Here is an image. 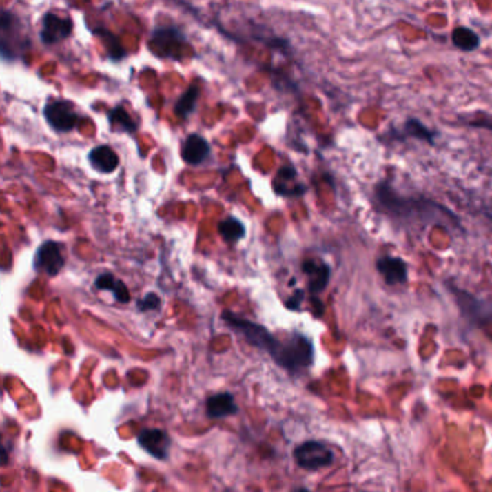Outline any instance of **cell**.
I'll return each instance as SVG.
<instances>
[{
	"mask_svg": "<svg viewBox=\"0 0 492 492\" xmlns=\"http://www.w3.org/2000/svg\"><path fill=\"white\" fill-rule=\"evenodd\" d=\"M269 353L287 371L298 373L311 367L314 361V345L309 338L299 332H291L285 340L276 341Z\"/></svg>",
	"mask_w": 492,
	"mask_h": 492,
	"instance_id": "cell-1",
	"label": "cell"
},
{
	"mask_svg": "<svg viewBox=\"0 0 492 492\" xmlns=\"http://www.w3.org/2000/svg\"><path fill=\"white\" fill-rule=\"evenodd\" d=\"M30 47L28 37L23 34V25L17 14L5 10L0 19V48H2V57L19 58L23 55V51Z\"/></svg>",
	"mask_w": 492,
	"mask_h": 492,
	"instance_id": "cell-2",
	"label": "cell"
},
{
	"mask_svg": "<svg viewBox=\"0 0 492 492\" xmlns=\"http://www.w3.org/2000/svg\"><path fill=\"white\" fill-rule=\"evenodd\" d=\"M187 38L175 26H159L153 29L149 39V50L161 58H181Z\"/></svg>",
	"mask_w": 492,
	"mask_h": 492,
	"instance_id": "cell-3",
	"label": "cell"
},
{
	"mask_svg": "<svg viewBox=\"0 0 492 492\" xmlns=\"http://www.w3.org/2000/svg\"><path fill=\"white\" fill-rule=\"evenodd\" d=\"M223 319L225 320V324L229 328L236 329L245 341L254 345L256 348L270 352L271 348L274 347L276 341H278V338H276L273 334H270L269 329H266L265 327H261L258 324H254V322H250L245 318H240L232 312H224Z\"/></svg>",
	"mask_w": 492,
	"mask_h": 492,
	"instance_id": "cell-4",
	"label": "cell"
},
{
	"mask_svg": "<svg viewBox=\"0 0 492 492\" xmlns=\"http://www.w3.org/2000/svg\"><path fill=\"white\" fill-rule=\"evenodd\" d=\"M296 464L307 471H318L334 464V452L325 443L309 440L299 444L294 452Z\"/></svg>",
	"mask_w": 492,
	"mask_h": 492,
	"instance_id": "cell-5",
	"label": "cell"
},
{
	"mask_svg": "<svg viewBox=\"0 0 492 492\" xmlns=\"http://www.w3.org/2000/svg\"><path fill=\"white\" fill-rule=\"evenodd\" d=\"M43 117L47 120L50 127L58 133L71 132L80 120V116L75 112L74 104L65 100L48 103L43 109Z\"/></svg>",
	"mask_w": 492,
	"mask_h": 492,
	"instance_id": "cell-6",
	"label": "cell"
},
{
	"mask_svg": "<svg viewBox=\"0 0 492 492\" xmlns=\"http://www.w3.org/2000/svg\"><path fill=\"white\" fill-rule=\"evenodd\" d=\"M65 265V257L63 254V247L55 241H45L37 252L35 267L39 273L47 276H57L63 270Z\"/></svg>",
	"mask_w": 492,
	"mask_h": 492,
	"instance_id": "cell-7",
	"label": "cell"
},
{
	"mask_svg": "<svg viewBox=\"0 0 492 492\" xmlns=\"http://www.w3.org/2000/svg\"><path fill=\"white\" fill-rule=\"evenodd\" d=\"M72 21L71 18L58 17L55 13H47L42 19L41 29V41L43 45H55L61 41L67 39L72 32Z\"/></svg>",
	"mask_w": 492,
	"mask_h": 492,
	"instance_id": "cell-8",
	"label": "cell"
},
{
	"mask_svg": "<svg viewBox=\"0 0 492 492\" xmlns=\"http://www.w3.org/2000/svg\"><path fill=\"white\" fill-rule=\"evenodd\" d=\"M141 448L153 458L165 460L171 449V438L162 429H145L137 436Z\"/></svg>",
	"mask_w": 492,
	"mask_h": 492,
	"instance_id": "cell-9",
	"label": "cell"
},
{
	"mask_svg": "<svg viewBox=\"0 0 492 492\" xmlns=\"http://www.w3.org/2000/svg\"><path fill=\"white\" fill-rule=\"evenodd\" d=\"M377 270L382 276L384 282H386L389 286L403 285L407 282V278H409L406 261L398 258V257L384 256V257L378 258Z\"/></svg>",
	"mask_w": 492,
	"mask_h": 492,
	"instance_id": "cell-10",
	"label": "cell"
},
{
	"mask_svg": "<svg viewBox=\"0 0 492 492\" xmlns=\"http://www.w3.org/2000/svg\"><path fill=\"white\" fill-rule=\"evenodd\" d=\"M211 146L204 136L192 133L189 134L182 146V159L188 165H201L209 156Z\"/></svg>",
	"mask_w": 492,
	"mask_h": 492,
	"instance_id": "cell-11",
	"label": "cell"
},
{
	"mask_svg": "<svg viewBox=\"0 0 492 492\" xmlns=\"http://www.w3.org/2000/svg\"><path fill=\"white\" fill-rule=\"evenodd\" d=\"M274 191L283 196H299L306 188L298 181V172L294 166H283L274 178Z\"/></svg>",
	"mask_w": 492,
	"mask_h": 492,
	"instance_id": "cell-12",
	"label": "cell"
},
{
	"mask_svg": "<svg viewBox=\"0 0 492 492\" xmlns=\"http://www.w3.org/2000/svg\"><path fill=\"white\" fill-rule=\"evenodd\" d=\"M88 161L90 165L100 174H113L120 163L117 153L107 145L91 149L88 153Z\"/></svg>",
	"mask_w": 492,
	"mask_h": 492,
	"instance_id": "cell-13",
	"label": "cell"
},
{
	"mask_svg": "<svg viewBox=\"0 0 492 492\" xmlns=\"http://www.w3.org/2000/svg\"><path fill=\"white\" fill-rule=\"evenodd\" d=\"M238 406L234 402L233 394L218 393L207 400V414L211 419H224L237 414Z\"/></svg>",
	"mask_w": 492,
	"mask_h": 492,
	"instance_id": "cell-14",
	"label": "cell"
},
{
	"mask_svg": "<svg viewBox=\"0 0 492 492\" xmlns=\"http://www.w3.org/2000/svg\"><path fill=\"white\" fill-rule=\"evenodd\" d=\"M305 274L309 278V287L314 294L324 290L329 280V267L325 263H316V261H307L303 265Z\"/></svg>",
	"mask_w": 492,
	"mask_h": 492,
	"instance_id": "cell-15",
	"label": "cell"
},
{
	"mask_svg": "<svg viewBox=\"0 0 492 492\" xmlns=\"http://www.w3.org/2000/svg\"><path fill=\"white\" fill-rule=\"evenodd\" d=\"M96 287L100 290H109L120 303H127L130 300V291L121 280L116 279L113 274L104 273L96 279Z\"/></svg>",
	"mask_w": 492,
	"mask_h": 492,
	"instance_id": "cell-16",
	"label": "cell"
},
{
	"mask_svg": "<svg viewBox=\"0 0 492 492\" xmlns=\"http://www.w3.org/2000/svg\"><path fill=\"white\" fill-rule=\"evenodd\" d=\"M452 43L453 47L462 52H472L480 47L481 39L471 28L456 26L452 30Z\"/></svg>",
	"mask_w": 492,
	"mask_h": 492,
	"instance_id": "cell-17",
	"label": "cell"
},
{
	"mask_svg": "<svg viewBox=\"0 0 492 492\" xmlns=\"http://www.w3.org/2000/svg\"><path fill=\"white\" fill-rule=\"evenodd\" d=\"M199 93H201V90H199V84H191L185 93H183L176 104H175V114L178 117L185 119L189 114H192L196 109V101L199 99Z\"/></svg>",
	"mask_w": 492,
	"mask_h": 492,
	"instance_id": "cell-18",
	"label": "cell"
},
{
	"mask_svg": "<svg viewBox=\"0 0 492 492\" xmlns=\"http://www.w3.org/2000/svg\"><path fill=\"white\" fill-rule=\"evenodd\" d=\"M403 130H404V133L407 136L414 137V139L423 141L430 146L435 145L436 133L433 130H430L427 126H424L423 123L420 120H418V119H414V117L407 119L406 123H404V126H403Z\"/></svg>",
	"mask_w": 492,
	"mask_h": 492,
	"instance_id": "cell-19",
	"label": "cell"
},
{
	"mask_svg": "<svg viewBox=\"0 0 492 492\" xmlns=\"http://www.w3.org/2000/svg\"><path fill=\"white\" fill-rule=\"evenodd\" d=\"M218 233L227 243L234 244L238 243L245 236V227L240 220L234 217H228L218 224Z\"/></svg>",
	"mask_w": 492,
	"mask_h": 492,
	"instance_id": "cell-20",
	"label": "cell"
},
{
	"mask_svg": "<svg viewBox=\"0 0 492 492\" xmlns=\"http://www.w3.org/2000/svg\"><path fill=\"white\" fill-rule=\"evenodd\" d=\"M109 121L112 130L116 132H126L134 133L137 130V123L130 117V114L123 109V107H116L109 113Z\"/></svg>",
	"mask_w": 492,
	"mask_h": 492,
	"instance_id": "cell-21",
	"label": "cell"
},
{
	"mask_svg": "<svg viewBox=\"0 0 492 492\" xmlns=\"http://www.w3.org/2000/svg\"><path fill=\"white\" fill-rule=\"evenodd\" d=\"M458 120L460 123H464L465 126L468 127H473V129H484L492 133V114L491 113H485V112H476V113H471L467 116H458Z\"/></svg>",
	"mask_w": 492,
	"mask_h": 492,
	"instance_id": "cell-22",
	"label": "cell"
},
{
	"mask_svg": "<svg viewBox=\"0 0 492 492\" xmlns=\"http://www.w3.org/2000/svg\"><path fill=\"white\" fill-rule=\"evenodd\" d=\"M159 306H161V299L155 294H149L143 299L137 302V307H139V311H142V312L158 309Z\"/></svg>",
	"mask_w": 492,
	"mask_h": 492,
	"instance_id": "cell-23",
	"label": "cell"
}]
</instances>
